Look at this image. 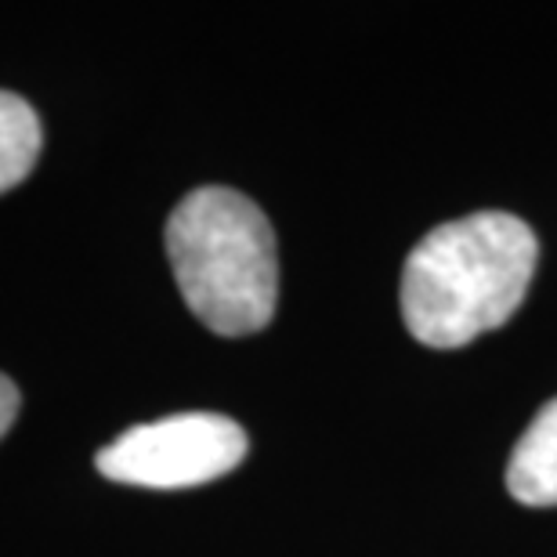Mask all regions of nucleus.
Here are the masks:
<instances>
[{
    "label": "nucleus",
    "instance_id": "1",
    "mask_svg": "<svg viewBox=\"0 0 557 557\" xmlns=\"http://www.w3.org/2000/svg\"><path fill=\"white\" fill-rule=\"evenodd\" d=\"M536 232L504 210L428 232L403 269V319L428 348H463L504 326L536 272Z\"/></svg>",
    "mask_w": 557,
    "mask_h": 557
},
{
    "label": "nucleus",
    "instance_id": "2",
    "mask_svg": "<svg viewBox=\"0 0 557 557\" xmlns=\"http://www.w3.org/2000/svg\"><path fill=\"white\" fill-rule=\"evenodd\" d=\"M166 258L185 305L221 337H247L272 322L278 300L275 232L236 188L203 185L166 221Z\"/></svg>",
    "mask_w": 557,
    "mask_h": 557
},
{
    "label": "nucleus",
    "instance_id": "3",
    "mask_svg": "<svg viewBox=\"0 0 557 557\" xmlns=\"http://www.w3.org/2000/svg\"><path fill=\"white\" fill-rule=\"evenodd\" d=\"M247 456V431L221 413H177L131 428L98 453L109 482L141 488H193L228 474Z\"/></svg>",
    "mask_w": 557,
    "mask_h": 557
},
{
    "label": "nucleus",
    "instance_id": "4",
    "mask_svg": "<svg viewBox=\"0 0 557 557\" xmlns=\"http://www.w3.org/2000/svg\"><path fill=\"white\" fill-rule=\"evenodd\" d=\"M507 488L525 507H557V398L518 438L507 463Z\"/></svg>",
    "mask_w": 557,
    "mask_h": 557
},
{
    "label": "nucleus",
    "instance_id": "5",
    "mask_svg": "<svg viewBox=\"0 0 557 557\" xmlns=\"http://www.w3.org/2000/svg\"><path fill=\"white\" fill-rule=\"evenodd\" d=\"M40 120L26 98L0 91V193L15 188L37 166Z\"/></svg>",
    "mask_w": 557,
    "mask_h": 557
},
{
    "label": "nucleus",
    "instance_id": "6",
    "mask_svg": "<svg viewBox=\"0 0 557 557\" xmlns=\"http://www.w3.org/2000/svg\"><path fill=\"white\" fill-rule=\"evenodd\" d=\"M15 417H18V387L0 373V434L11 428Z\"/></svg>",
    "mask_w": 557,
    "mask_h": 557
}]
</instances>
